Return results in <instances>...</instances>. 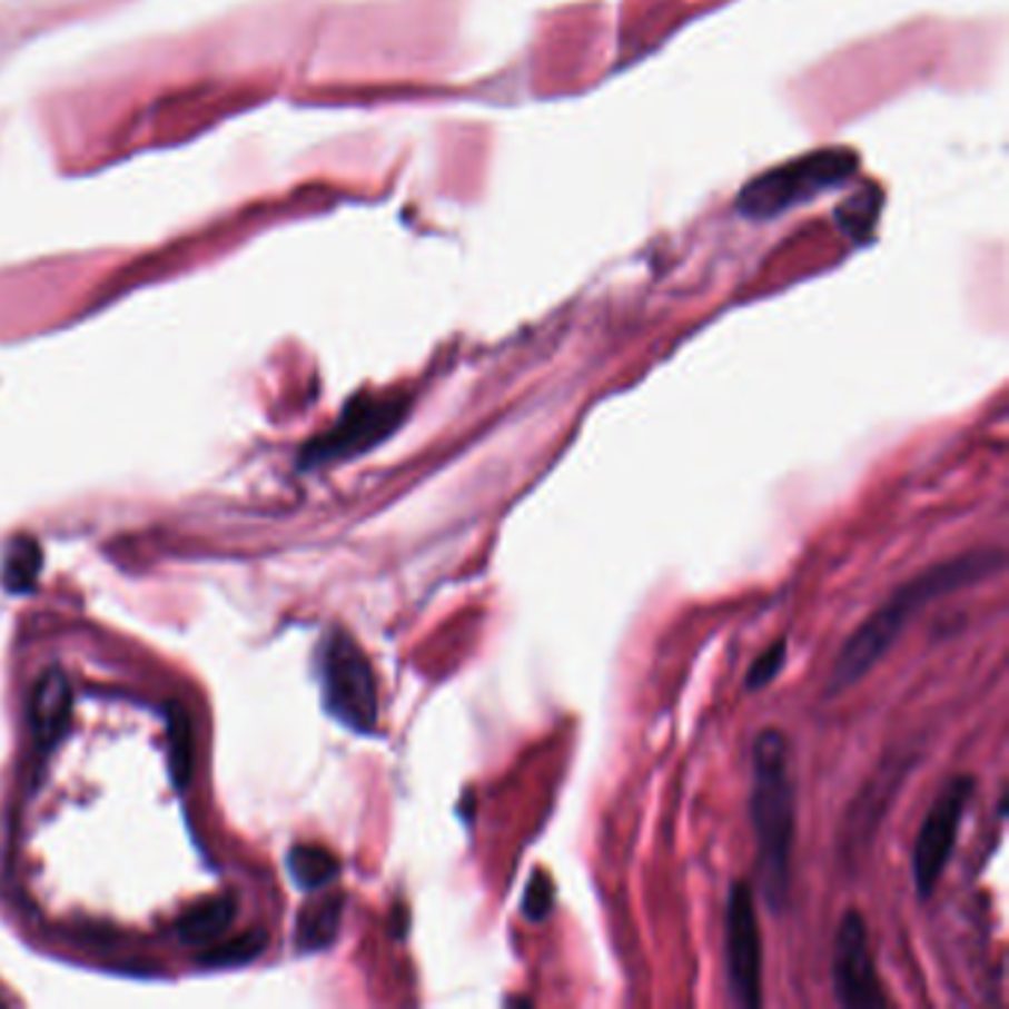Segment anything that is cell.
Here are the masks:
<instances>
[{"label":"cell","instance_id":"obj_1","mask_svg":"<svg viewBox=\"0 0 1009 1009\" xmlns=\"http://www.w3.org/2000/svg\"><path fill=\"white\" fill-rule=\"evenodd\" d=\"M1003 568V551L998 548H977L959 557H950L944 563L923 568L921 575L906 581L894 595L873 610L862 625L855 627L853 636L841 645L835 663H832V675H829V693H841L868 675L877 666L891 645L900 640V634L909 625V619L918 616L930 601H939L950 592L966 590L975 583L986 581L995 572Z\"/></svg>","mask_w":1009,"mask_h":1009},{"label":"cell","instance_id":"obj_2","mask_svg":"<svg viewBox=\"0 0 1009 1009\" xmlns=\"http://www.w3.org/2000/svg\"><path fill=\"white\" fill-rule=\"evenodd\" d=\"M749 820L758 844V879L766 903L782 909L791 894L797 841V784L791 775V740L779 729L758 731L752 743Z\"/></svg>","mask_w":1009,"mask_h":1009},{"label":"cell","instance_id":"obj_3","mask_svg":"<svg viewBox=\"0 0 1009 1009\" xmlns=\"http://www.w3.org/2000/svg\"><path fill=\"white\" fill-rule=\"evenodd\" d=\"M855 157L841 148H827L814 155H802L800 160L782 164L770 172L758 175L755 181L746 184L740 192L738 208L746 217L764 219L775 217L782 210L814 199L818 192L832 190L838 184L853 175Z\"/></svg>","mask_w":1009,"mask_h":1009},{"label":"cell","instance_id":"obj_4","mask_svg":"<svg viewBox=\"0 0 1009 1009\" xmlns=\"http://www.w3.org/2000/svg\"><path fill=\"white\" fill-rule=\"evenodd\" d=\"M323 699L329 714L358 734H370L379 722V687L362 645L344 631L323 645Z\"/></svg>","mask_w":1009,"mask_h":1009},{"label":"cell","instance_id":"obj_5","mask_svg":"<svg viewBox=\"0 0 1009 1009\" xmlns=\"http://www.w3.org/2000/svg\"><path fill=\"white\" fill-rule=\"evenodd\" d=\"M406 412H409L406 397H358L349 403L347 412L329 433H323L305 447L303 459H299L303 468H317L326 462L349 459V456L370 451L400 427Z\"/></svg>","mask_w":1009,"mask_h":1009},{"label":"cell","instance_id":"obj_6","mask_svg":"<svg viewBox=\"0 0 1009 1009\" xmlns=\"http://www.w3.org/2000/svg\"><path fill=\"white\" fill-rule=\"evenodd\" d=\"M975 793L971 775H953L932 800L927 818H923L912 850V879L918 894L930 897L944 877L950 855L957 850V835L962 814Z\"/></svg>","mask_w":1009,"mask_h":1009},{"label":"cell","instance_id":"obj_7","mask_svg":"<svg viewBox=\"0 0 1009 1009\" xmlns=\"http://www.w3.org/2000/svg\"><path fill=\"white\" fill-rule=\"evenodd\" d=\"M761 959L755 891L749 882H734L725 903V975L740 1007H761Z\"/></svg>","mask_w":1009,"mask_h":1009},{"label":"cell","instance_id":"obj_8","mask_svg":"<svg viewBox=\"0 0 1009 1009\" xmlns=\"http://www.w3.org/2000/svg\"><path fill=\"white\" fill-rule=\"evenodd\" d=\"M832 986L838 1003L855 1009L888 1007V995L882 992L873 953H870L868 923L855 909L838 921L835 948H832Z\"/></svg>","mask_w":1009,"mask_h":1009},{"label":"cell","instance_id":"obj_9","mask_svg":"<svg viewBox=\"0 0 1009 1009\" xmlns=\"http://www.w3.org/2000/svg\"><path fill=\"white\" fill-rule=\"evenodd\" d=\"M27 716H30V734L39 749H51L66 734L71 720V684L66 672L51 666L36 679Z\"/></svg>","mask_w":1009,"mask_h":1009},{"label":"cell","instance_id":"obj_10","mask_svg":"<svg viewBox=\"0 0 1009 1009\" xmlns=\"http://www.w3.org/2000/svg\"><path fill=\"white\" fill-rule=\"evenodd\" d=\"M237 912V900L231 894H214L205 897L199 903L192 906L190 912L181 914L178 921V939L184 944H201L208 948L214 941H219L226 936V930L231 927Z\"/></svg>","mask_w":1009,"mask_h":1009},{"label":"cell","instance_id":"obj_11","mask_svg":"<svg viewBox=\"0 0 1009 1009\" xmlns=\"http://www.w3.org/2000/svg\"><path fill=\"white\" fill-rule=\"evenodd\" d=\"M340 914H344V897L326 894L305 906L296 923V944L303 950L329 948L340 930Z\"/></svg>","mask_w":1009,"mask_h":1009},{"label":"cell","instance_id":"obj_12","mask_svg":"<svg viewBox=\"0 0 1009 1009\" xmlns=\"http://www.w3.org/2000/svg\"><path fill=\"white\" fill-rule=\"evenodd\" d=\"M290 877L305 891H320L338 877V859L320 844H299L288 853Z\"/></svg>","mask_w":1009,"mask_h":1009},{"label":"cell","instance_id":"obj_13","mask_svg":"<svg viewBox=\"0 0 1009 1009\" xmlns=\"http://www.w3.org/2000/svg\"><path fill=\"white\" fill-rule=\"evenodd\" d=\"M42 572V551L36 545V540L21 536L7 548L3 557V568H0V581L9 592H27L33 590L36 577Z\"/></svg>","mask_w":1009,"mask_h":1009},{"label":"cell","instance_id":"obj_14","mask_svg":"<svg viewBox=\"0 0 1009 1009\" xmlns=\"http://www.w3.org/2000/svg\"><path fill=\"white\" fill-rule=\"evenodd\" d=\"M264 948V932L249 930L235 941H214L208 944V950L201 953V966H237V962H249L261 953Z\"/></svg>","mask_w":1009,"mask_h":1009},{"label":"cell","instance_id":"obj_15","mask_svg":"<svg viewBox=\"0 0 1009 1009\" xmlns=\"http://www.w3.org/2000/svg\"><path fill=\"white\" fill-rule=\"evenodd\" d=\"M169 746H172V770L178 784H187L192 770V731L190 720L175 705L169 714Z\"/></svg>","mask_w":1009,"mask_h":1009},{"label":"cell","instance_id":"obj_16","mask_svg":"<svg viewBox=\"0 0 1009 1009\" xmlns=\"http://www.w3.org/2000/svg\"><path fill=\"white\" fill-rule=\"evenodd\" d=\"M784 661H788V640H775L773 645H766L764 652L758 654L755 663L749 666L746 672V690H764L766 684H773L779 679V672L784 670Z\"/></svg>","mask_w":1009,"mask_h":1009},{"label":"cell","instance_id":"obj_17","mask_svg":"<svg viewBox=\"0 0 1009 1009\" xmlns=\"http://www.w3.org/2000/svg\"><path fill=\"white\" fill-rule=\"evenodd\" d=\"M554 900H557V894H554V882H551V877L545 870H536L531 877V882H527V888H524L522 900L524 918H527V921H545L551 914V909H554Z\"/></svg>","mask_w":1009,"mask_h":1009}]
</instances>
